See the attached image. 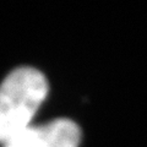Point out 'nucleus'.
Here are the masks:
<instances>
[{"label": "nucleus", "mask_w": 147, "mask_h": 147, "mask_svg": "<svg viewBox=\"0 0 147 147\" xmlns=\"http://www.w3.org/2000/svg\"><path fill=\"white\" fill-rule=\"evenodd\" d=\"M48 82L37 69L17 67L0 85V142L31 125L47 97Z\"/></svg>", "instance_id": "obj_1"}, {"label": "nucleus", "mask_w": 147, "mask_h": 147, "mask_svg": "<svg viewBox=\"0 0 147 147\" xmlns=\"http://www.w3.org/2000/svg\"><path fill=\"white\" fill-rule=\"evenodd\" d=\"M80 141L79 125L63 118L27 126L3 145L4 147H79Z\"/></svg>", "instance_id": "obj_2"}]
</instances>
